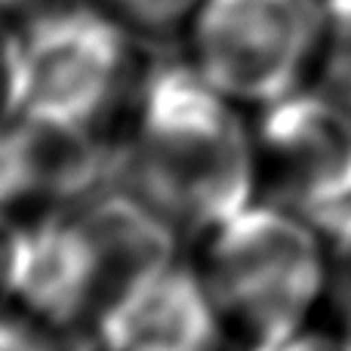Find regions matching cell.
<instances>
[{"label":"cell","mask_w":351,"mask_h":351,"mask_svg":"<svg viewBox=\"0 0 351 351\" xmlns=\"http://www.w3.org/2000/svg\"><path fill=\"white\" fill-rule=\"evenodd\" d=\"M114 185L139 194L182 234H206L256 200V136L243 127L237 102L191 59L158 62L136 86Z\"/></svg>","instance_id":"6da1fadb"},{"label":"cell","mask_w":351,"mask_h":351,"mask_svg":"<svg viewBox=\"0 0 351 351\" xmlns=\"http://www.w3.org/2000/svg\"><path fill=\"white\" fill-rule=\"evenodd\" d=\"M324 231L308 216L278 204H250L206 231L204 274L225 327L247 342L308 324L327 293Z\"/></svg>","instance_id":"7a4b0ae2"},{"label":"cell","mask_w":351,"mask_h":351,"mask_svg":"<svg viewBox=\"0 0 351 351\" xmlns=\"http://www.w3.org/2000/svg\"><path fill=\"white\" fill-rule=\"evenodd\" d=\"M188 59L237 105L265 108L305 90L336 31L321 0H200Z\"/></svg>","instance_id":"3957f363"},{"label":"cell","mask_w":351,"mask_h":351,"mask_svg":"<svg viewBox=\"0 0 351 351\" xmlns=\"http://www.w3.org/2000/svg\"><path fill=\"white\" fill-rule=\"evenodd\" d=\"M133 43L93 0H47L19 25L22 114L96 127L130 84Z\"/></svg>","instance_id":"277c9868"},{"label":"cell","mask_w":351,"mask_h":351,"mask_svg":"<svg viewBox=\"0 0 351 351\" xmlns=\"http://www.w3.org/2000/svg\"><path fill=\"white\" fill-rule=\"evenodd\" d=\"M259 111V179L278 204L324 228L351 206V111L308 86Z\"/></svg>","instance_id":"5b68a950"},{"label":"cell","mask_w":351,"mask_h":351,"mask_svg":"<svg viewBox=\"0 0 351 351\" xmlns=\"http://www.w3.org/2000/svg\"><path fill=\"white\" fill-rule=\"evenodd\" d=\"M93 330L105 351H219L225 321L200 268L176 259L111 299Z\"/></svg>","instance_id":"8992f818"},{"label":"cell","mask_w":351,"mask_h":351,"mask_svg":"<svg viewBox=\"0 0 351 351\" xmlns=\"http://www.w3.org/2000/svg\"><path fill=\"white\" fill-rule=\"evenodd\" d=\"M10 299L28 317L56 330L96 321L102 305L99 265L71 210H49L22 225Z\"/></svg>","instance_id":"52a82bcc"},{"label":"cell","mask_w":351,"mask_h":351,"mask_svg":"<svg viewBox=\"0 0 351 351\" xmlns=\"http://www.w3.org/2000/svg\"><path fill=\"white\" fill-rule=\"evenodd\" d=\"M71 213L77 216L99 265V311L127 287L176 262V243L182 231L130 188L111 185L71 206Z\"/></svg>","instance_id":"ba28073f"},{"label":"cell","mask_w":351,"mask_h":351,"mask_svg":"<svg viewBox=\"0 0 351 351\" xmlns=\"http://www.w3.org/2000/svg\"><path fill=\"white\" fill-rule=\"evenodd\" d=\"M123 22L136 37H167L185 31L200 0H93Z\"/></svg>","instance_id":"9c48e42d"},{"label":"cell","mask_w":351,"mask_h":351,"mask_svg":"<svg viewBox=\"0 0 351 351\" xmlns=\"http://www.w3.org/2000/svg\"><path fill=\"white\" fill-rule=\"evenodd\" d=\"M31 200H34V176H31L28 148L16 117L0 127V210L12 213Z\"/></svg>","instance_id":"30bf717a"},{"label":"cell","mask_w":351,"mask_h":351,"mask_svg":"<svg viewBox=\"0 0 351 351\" xmlns=\"http://www.w3.org/2000/svg\"><path fill=\"white\" fill-rule=\"evenodd\" d=\"M321 231L330 237L327 293L333 299L336 311L346 317V327H351V206L330 219Z\"/></svg>","instance_id":"8fae6325"},{"label":"cell","mask_w":351,"mask_h":351,"mask_svg":"<svg viewBox=\"0 0 351 351\" xmlns=\"http://www.w3.org/2000/svg\"><path fill=\"white\" fill-rule=\"evenodd\" d=\"M22 114L19 86V28L12 19L0 16V127Z\"/></svg>","instance_id":"7c38bea8"},{"label":"cell","mask_w":351,"mask_h":351,"mask_svg":"<svg viewBox=\"0 0 351 351\" xmlns=\"http://www.w3.org/2000/svg\"><path fill=\"white\" fill-rule=\"evenodd\" d=\"M321 74H324L321 90H327L336 102L351 111V34L333 37L327 59L321 65Z\"/></svg>","instance_id":"4fadbf2b"},{"label":"cell","mask_w":351,"mask_h":351,"mask_svg":"<svg viewBox=\"0 0 351 351\" xmlns=\"http://www.w3.org/2000/svg\"><path fill=\"white\" fill-rule=\"evenodd\" d=\"M247 351H342V342L330 339V336L317 333V330H308V324H305V327L250 342Z\"/></svg>","instance_id":"5bb4252c"},{"label":"cell","mask_w":351,"mask_h":351,"mask_svg":"<svg viewBox=\"0 0 351 351\" xmlns=\"http://www.w3.org/2000/svg\"><path fill=\"white\" fill-rule=\"evenodd\" d=\"M0 351H56V348L43 336V330H37L31 321L0 308Z\"/></svg>","instance_id":"9a60e30c"},{"label":"cell","mask_w":351,"mask_h":351,"mask_svg":"<svg viewBox=\"0 0 351 351\" xmlns=\"http://www.w3.org/2000/svg\"><path fill=\"white\" fill-rule=\"evenodd\" d=\"M19 234H22V225H16L10 219V213L0 210V299H10V290H12V268H16Z\"/></svg>","instance_id":"2e32d148"},{"label":"cell","mask_w":351,"mask_h":351,"mask_svg":"<svg viewBox=\"0 0 351 351\" xmlns=\"http://www.w3.org/2000/svg\"><path fill=\"white\" fill-rule=\"evenodd\" d=\"M324 10H327L330 22H333L336 37L351 34V0H321Z\"/></svg>","instance_id":"e0dca14e"},{"label":"cell","mask_w":351,"mask_h":351,"mask_svg":"<svg viewBox=\"0 0 351 351\" xmlns=\"http://www.w3.org/2000/svg\"><path fill=\"white\" fill-rule=\"evenodd\" d=\"M47 0H0V16L6 19H16V16H28V12H34L37 6H43Z\"/></svg>","instance_id":"ac0fdd59"}]
</instances>
